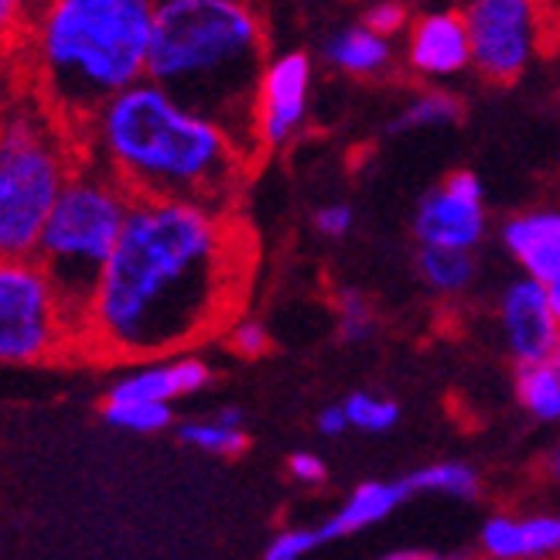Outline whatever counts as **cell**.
<instances>
[{"mask_svg": "<svg viewBox=\"0 0 560 560\" xmlns=\"http://www.w3.org/2000/svg\"><path fill=\"white\" fill-rule=\"evenodd\" d=\"M254 240L233 212L133 199L82 322L90 359H158L206 342L243 307Z\"/></svg>", "mask_w": 560, "mask_h": 560, "instance_id": "obj_1", "label": "cell"}, {"mask_svg": "<svg viewBox=\"0 0 560 560\" xmlns=\"http://www.w3.org/2000/svg\"><path fill=\"white\" fill-rule=\"evenodd\" d=\"M100 161L133 199L191 202L233 212L246 158L212 120L182 106L154 82L109 100L90 124Z\"/></svg>", "mask_w": 560, "mask_h": 560, "instance_id": "obj_2", "label": "cell"}, {"mask_svg": "<svg viewBox=\"0 0 560 560\" xmlns=\"http://www.w3.org/2000/svg\"><path fill=\"white\" fill-rule=\"evenodd\" d=\"M267 69L260 14L236 0L154 4L148 82L202 114L249 161L257 140V90Z\"/></svg>", "mask_w": 560, "mask_h": 560, "instance_id": "obj_3", "label": "cell"}, {"mask_svg": "<svg viewBox=\"0 0 560 560\" xmlns=\"http://www.w3.org/2000/svg\"><path fill=\"white\" fill-rule=\"evenodd\" d=\"M154 4L148 0H55L38 18L35 55L45 93L72 124L148 75Z\"/></svg>", "mask_w": 560, "mask_h": 560, "instance_id": "obj_4", "label": "cell"}, {"mask_svg": "<svg viewBox=\"0 0 560 560\" xmlns=\"http://www.w3.org/2000/svg\"><path fill=\"white\" fill-rule=\"evenodd\" d=\"M133 195L100 161L75 164L55 199L32 260L45 270L66 315L82 335L103 267L114 257Z\"/></svg>", "mask_w": 560, "mask_h": 560, "instance_id": "obj_5", "label": "cell"}, {"mask_svg": "<svg viewBox=\"0 0 560 560\" xmlns=\"http://www.w3.org/2000/svg\"><path fill=\"white\" fill-rule=\"evenodd\" d=\"M75 167L59 124L18 109L0 120V260L35 254L45 219Z\"/></svg>", "mask_w": 560, "mask_h": 560, "instance_id": "obj_6", "label": "cell"}, {"mask_svg": "<svg viewBox=\"0 0 560 560\" xmlns=\"http://www.w3.org/2000/svg\"><path fill=\"white\" fill-rule=\"evenodd\" d=\"M79 352V335L45 270L27 260H0V362L32 366Z\"/></svg>", "mask_w": 560, "mask_h": 560, "instance_id": "obj_7", "label": "cell"}, {"mask_svg": "<svg viewBox=\"0 0 560 560\" xmlns=\"http://www.w3.org/2000/svg\"><path fill=\"white\" fill-rule=\"evenodd\" d=\"M462 18L471 62L489 79L510 82L534 59L537 18L526 0H475Z\"/></svg>", "mask_w": 560, "mask_h": 560, "instance_id": "obj_8", "label": "cell"}, {"mask_svg": "<svg viewBox=\"0 0 560 560\" xmlns=\"http://www.w3.org/2000/svg\"><path fill=\"white\" fill-rule=\"evenodd\" d=\"M312 93V59L304 51H284L267 62L257 90V140L260 148H280L301 130Z\"/></svg>", "mask_w": 560, "mask_h": 560, "instance_id": "obj_9", "label": "cell"}, {"mask_svg": "<svg viewBox=\"0 0 560 560\" xmlns=\"http://www.w3.org/2000/svg\"><path fill=\"white\" fill-rule=\"evenodd\" d=\"M502 331H506V346L516 355L520 366H537V362H550L560 346V325L553 322L544 284L537 280H516L502 294Z\"/></svg>", "mask_w": 560, "mask_h": 560, "instance_id": "obj_10", "label": "cell"}, {"mask_svg": "<svg viewBox=\"0 0 560 560\" xmlns=\"http://www.w3.org/2000/svg\"><path fill=\"white\" fill-rule=\"evenodd\" d=\"M413 233L420 246L471 254V246L486 236V209L482 202H465L455 199L452 191L434 188L424 195V202L417 209Z\"/></svg>", "mask_w": 560, "mask_h": 560, "instance_id": "obj_11", "label": "cell"}, {"mask_svg": "<svg viewBox=\"0 0 560 560\" xmlns=\"http://www.w3.org/2000/svg\"><path fill=\"white\" fill-rule=\"evenodd\" d=\"M410 66L424 75H455L471 66L468 27L458 11H431L420 14L410 27L407 42Z\"/></svg>", "mask_w": 560, "mask_h": 560, "instance_id": "obj_12", "label": "cell"}, {"mask_svg": "<svg viewBox=\"0 0 560 560\" xmlns=\"http://www.w3.org/2000/svg\"><path fill=\"white\" fill-rule=\"evenodd\" d=\"M212 383L209 362L185 355V359H167V362H151V366L137 370L124 376L114 389H109L106 400H140V404H164L172 407V400L188 397V394H202Z\"/></svg>", "mask_w": 560, "mask_h": 560, "instance_id": "obj_13", "label": "cell"}, {"mask_svg": "<svg viewBox=\"0 0 560 560\" xmlns=\"http://www.w3.org/2000/svg\"><path fill=\"white\" fill-rule=\"evenodd\" d=\"M502 243L526 270V280H560V212H526L502 226Z\"/></svg>", "mask_w": 560, "mask_h": 560, "instance_id": "obj_14", "label": "cell"}, {"mask_svg": "<svg viewBox=\"0 0 560 560\" xmlns=\"http://www.w3.org/2000/svg\"><path fill=\"white\" fill-rule=\"evenodd\" d=\"M482 547L495 560H529L560 550V516H492L482 529Z\"/></svg>", "mask_w": 560, "mask_h": 560, "instance_id": "obj_15", "label": "cell"}, {"mask_svg": "<svg viewBox=\"0 0 560 560\" xmlns=\"http://www.w3.org/2000/svg\"><path fill=\"white\" fill-rule=\"evenodd\" d=\"M407 495L410 492H407L404 482H362V486L352 489V495L346 499V506L339 513H335L331 520H325L322 526H315V534H318L322 544L359 534V529L386 520Z\"/></svg>", "mask_w": 560, "mask_h": 560, "instance_id": "obj_16", "label": "cell"}, {"mask_svg": "<svg viewBox=\"0 0 560 560\" xmlns=\"http://www.w3.org/2000/svg\"><path fill=\"white\" fill-rule=\"evenodd\" d=\"M325 59L352 75H373L389 62V42L373 35L370 27L349 24L325 42Z\"/></svg>", "mask_w": 560, "mask_h": 560, "instance_id": "obj_17", "label": "cell"}, {"mask_svg": "<svg viewBox=\"0 0 560 560\" xmlns=\"http://www.w3.org/2000/svg\"><path fill=\"white\" fill-rule=\"evenodd\" d=\"M516 397L537 420H560V370L553 362L516 370Z\"/></svg>", "mask_w": 560, "mask_h": 560, "instance_id": "obj_18", "label": "cell"}, {"mask_svg": "<svg viewBox=\"0 0 560 560\" xmlns=\"http://www.w3.org/2000/svg\"><path fill=\"white\" fill-rule=\"evenodd\" d=\"M420 277L428 280V288L441 294H458L475 280V260L471 254H458V249H431L420 246L417 257Z\"/></svg>", "mask_w": 560, "mask_h": 560, "instance_id": "obj_19", "label": "cell"}, {"mask_svg": "<svg viewBox=\"0 0 560 560\" xmlns=\"http://www.w3.org/2000/svg\"><path fill=\"white\" fill-rule=\"evenodd\" d=\"M404 486L407 492H447L458 499H475L479 495V475L462 462H438L407 475Z\"/></svg>", "mask_w": 560, "mask_h": 560, "instance_id": "obj_20", "label": "cell"}, {"mask_svg": "<svg viewBox=\"0 0 560 560\" xmlns=\"http://www.w3.org/2000/svg\"><path fill=\"white\" fill-rule=\"evenodd\" d=\"M103 420L114 424L120 431H133V434H151V431H164L172 424V407L164 404H140V400H106L103 404Z\"/></svg>", "mask_w": 560, "mask_h": 560, "instance_id": "obj_21", "label": "cell"}, {"mask_svg": "<svg viewBox=\"0 0 560 560\" xmlns=\"http://www.w3.org/2000/svg\"><path fill=\"white\" fill-rule=\"evenodd\" d=\"M178 438L206 455H240L249 444L243 428H222L215 420H188V424L178 428Z\"/></svg>", "mask_w": 560, "mask_h": 560, "instance_id": "obj_22", "label": "cell"}, {"mask_svg": "<svg viewBox=\"0 0 560 560\" xmlns=\"http://www.w3.org/2000/svg\"><path fill=\"white\" fill-rule=\"evenodd\" d=\"M462 117V103L447 93H424L417 96L404 114L394 120V130H424V127H447Z\"/></svg>", "mask_w": 560, "mask_h": 560, "instance_id": "obj_23", "label": "cell"}, {"mask_svg": "<svg viewBox=\"0 0 560 560\" xmlns=\"http://www.w3.org/2000/svg\"><path fill=\"white\" fill-rule=\"evenodd\" d=\"M346 420L349 428H359V431H389L400 420V407L394 400H383V397H373V394H352L346 404Z\"/></svg>", "mask_w": 560, "mask_h": 560, "instance_id": "obj_24", "label": "cell"}, {"mask_svg": "<svg viewBox=\"0 0 560 560\" xmlns=\"http://www.w3.org/2000/svg\"><path fill=\"white\" fill-rule=\"evenodd\" d=\"M339 331L342 339L359 342L373 331V307L359 291H342L339 294Z\"/></svg>", "mask_w": 560, "mask_h": 560, "instance_id": "obj_25", "label": "cell"}, {"mask_svg": "<svg viewBox=\"0 0 560 560\" xmlns=\"http://www.w3.org/2000/svg\"><path fill=\"white\" fill-rule=\"evenodd\" d=\"M315 547H322L315 526H294V529H284V534H277L267 544L264 560H304Z\"/></svg>", "mask_w": 560, "mask_h": 560, "instance_id": "obj_26", "label": "cell"}, {"mask_svg": "<svg viewBox=\"0 0 560 560\" xmlns=\"http://www.w3.org/2000/svg\"><path fill=\"white\" fill-rule=\"evenodd\" d=\"M230 346L240 352V355H246V359H257V355H264L267 349H270V331L257 322V318H243V322H236L233 328H230Z\"/></svg>", "mask_w": 560, "mask_h": 560, "instance_id": "obj_27", "label": "cell"}, {"mask_svg": "<svg viewBox=\"0 0 560 560\" xmlns=\"http://www.w3.org/2000/svg\"><path fill=\"white\" fill-rule=\"evenodd\" d=\"M362 27H370L373 35L389 42L397 32H404V27H407V8L404 4H373L366 11V21H362Z\"/></svg>", "mask_w": 560, "mask_h": 560, "instance_id": "obj_28", "label": "cell"}, {"mask_svg": "<svg viewBox=\"0 0 560 560\" xmlns=\"http://www.w3.org/2000/svg\"><path fill=\"white\" fill-rule=\"evenodd\" d=\"M315 230L322 236H346L352 230V209L342 202H331L315 212Z\"/></svg>", "mask_w": 560, "mask_h": 560, "instance_id": "obj_29", "label": "cell"}, {"mask_svg": "<svg viewBox=\"0 0 560 560\" xmlns=\"http://www.w3.org/2000/svg\"><path fill=\"white\" fill-rule=\"evenodd\" d=\"M288 468H291V475H294L298 482H307V486L325 482V475H328L325 462H322L318 455H312V452H298V455H291Z\"/></svg>", "mask_w": 560, "mask_h": 560, "instance_id": "obj_30", "label": "cell"}, {"mask_svg": "<svg viewBox=\"0 0 560 560\" xmlns=\"http://www.w3.org/2000/svg\"><path fill=\"white\" fill-rule=\"evenodd\" d=\"M444 191H452L455 199H465V202H482V182L479 175H471V172H455V175H447Z\"/></svg>", "mask_w": 560, "mask_h": 560, "instance_id": "obj_31", "label": "cell"}, {"mask_svg": "<svg viewBox=\"0 0 560 560\" xmlns=\"http://www.w3.org/2000/svg\"><path fill=\"white\" fill-rule=\"evenodd\" d=\"M318 431L328 434V438H339V434L349 431V420H346L342 404H331V407H325V410L318 413Z\"/></svg>", "mask_w": 560, "mask_h": 560, "instance_id": "obj_32", "label": "cell"}, {"mask_svg": "<svg viewBox=\"0 0 560 560\" xmlns=\"http://www.w3.org/2000/svg\"><path fill=\"white\" fill-rule=\"evenodd\" d=\"M18 18H21V8L14 0H0V42L11 38V32L18 27Z\"/></svg>", "mask_w": 560, "mask_h": 560, "instance_id": "obj_33", "label": "cell"}, {"mask_svg": "<svg viewBox=\"0 0 560 560\" xmlns=\"http://www.w3.org/2000/svg\"><path fill=\"white\" fill-rule=\"evenodd\" d=\"M212 420L222 428H243V410L240 407H222Z\"/></svg>", "mask_w": 560, "mask_h": 560, "instance_id": "obj_34", "label": "cell"}, {"mask_svg": "<svg viewBox=\"0 0 560 560\" xmlns=\"http://www.w3.org/2000/svg\"><path fill=\"white\" fill-rule=\"evenodd\" d=\"M544 298H547V307L553 322L560 325V280H553V284H544Z\"/></svg>", "mask_w": 560, "mask_h": 560, "instance_id": "obj_35", "label": "cell"}, {"mask_svg": "<svg viewBox=\"0 0 560 560\" xmlns=\"http://www.w3.org/2000/svg\"><path fill=\"white\" fill-rule=\"evenodd\" d=\"M383 560H444V557L428 553V550H397V553H386Z\"/></svg>", "mask_w": 560, "mask_h": 560, "instance_id": "obj_36", "label": "cell"}]
</instances>
